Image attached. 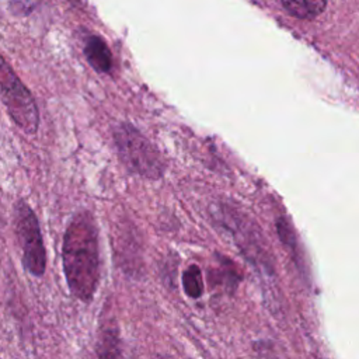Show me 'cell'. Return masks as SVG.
Wrapping results in <instances>:
<instances>
[{
  "label": "cell",
  "instance_id": "obj_1",
  "mask_svg": "<svg viewBox=\"0 0 359 359\" xmlns=\"http://www.w3.org/2000/svg\"><path fill=\"white\" fill-rule=\"evenodd\" d=\"M62 261L70 293L90 303L100 283L98 230L88 210L77 212L63 237Z\"/></svg>",
  "mask_w": 359,
  "mask_h": 359
},
{
  "label": "cell",
  "instance_id": "obj_2",
  "mask_svg": "<svg viewBox=\"0 0 359 359\" xmlns=\"http://www.w3.org/2000/svg\"><path fill=\"white\" fill-rule=\"evenodd\" d=\"M114 137L119 158L130 172L149 180L163 177L165 164L158 150L136 128L121 123L115 129Z\"/></svg>",
  "mask_w": 359,
  "mask_h": 359
},
{
  "label": "cell",
  "instance_id": "obj_3",
  "mask_svg": "<svg viewBox=\"0 0 359 359\" xmlns=\"http://www.w3.org/2000/svg\"><path fill=\"white\" fill-rule=\"evenodd\" d=\"M0 95L13 121L25 133H35L39 123V114L34 97L1 56Z\"/></svg>",
  "mask_w": 359,
  "mask_h": 359
},
{
  "label": "cell",
  "instance_id": "obj_4",
  "mask_svg": "<svg viewBox=\"0 0 359 359\" xmlns=\"http://www.w3.org/2000/svg\"><path fill=\"white\" fill-rule=\"evenodd\" d=\"M15 229L22 248V262L25 269L34 276L43 275L46 268V254L39 223L31 206L24 201H20L15 205Z\"/></svg>",
  "mask_w": 359,
  "mask_h": 359
},
{
  "label": "cell",
  "instance_id": "obj_5",
  "mask_svg": "<svg viewBox=\"0 0 359 359\" xmlns=\"http://www.w3.org/2000/svg\"><path fill=\"white\" fill-rule=\"evenodd\" d=\"M220 217L223 226L227 227V230L233 234L238 247L244 251L252 265L259 266V269L266 273L269 272V275H273L271 264H268L266 251L259 240V233L257 234L255 229L245 222L233 206H227L226 203L220 206Z\"/></svg>",
  "mask_w": 359,
  "mask_h": 359
},
{
  "label": "cell",
  "instance_id": "obj_6",
  "mask_svg": "<svg viewBox=\"0 0 359 359\" xmlns=\"http://www.w3.org/2000/svg\"><path fill=\"white\" fill-rule=\"evenodd\" d=\"M87 62L98 73H107L112 67V55L105 41L97 35H90L84 45Z\"/></svg>",
  "mask_w": 359,
  "mask_h": 359
},
{
  "label": "cell",
  "instance_id": "obj_7",
  "mask_svg": "<svg viewBox=\"0 0 359 359\" xmlns=\"http://www.w3.org/2000/svg\"><path fill=\"white\" fill-rule=\"evenodd\" d=\"M95 359H123L121 338L114 323H108L100 331L95 346Z\"/></svg>",
  "mask_w": 359,
  "mask_h": 359
},
{
  "label": "cell",
  "instance_id": "obj_8",
  "mask_svg": "<svg viewBox=\"0 0 359 359\" xmlns=\"http://www.w3.org/2000/svg\"><path fill=\"white\" fill-rule=\"evenodd\" d=\"M280 3L287 14L299 20H313L327 6V0H280Z\"/></svg>",
  "mask_w": 359,
  "mask_h": 359
},
{
  "label": "cell",
  "instance_id": "obj_9",
  "mask_svg": "<svg viewBox=\"0 0 359 359\" xmlns=\"http://www.w3.org/2000/svg\"><path fill=\"white\" fill-rule=\"evenodd\" d=\"M276 231H278V236H279L280 241L283 243V245L289 250L290 254H293V259H294L296 265L300 268L302 266V264H300L302 257H300V252H299L297 238H296V234H294L290 223L285 217H278Z\"/></svg>",
  "mask_w": 359,
  "mask_h": 359
},
{
  "label": "cell",
  "instance_id": "obj_10",
  "mask_svg": "<svg viewBox=\"0 0 359 359\" xmlns=\"http://www.w3.org/2000/svg\"><path fill=\"white\" fill-rule=\"evenodd\" d=\"M182 287L188 297L191 299H199L203 293V280H202V272L198 265H189L182 272Z\"/></svg>",
  "mask_w": 359,
  "mask_h": 359
},
{
  "label": "cell",
  "instance_id": "obj_11",
  "mask_svg": "<svg viewBox=\"0 0 359 359\" xmlns=\"http://www.w3.org/2000/svg\"><path fill=\"white\" fill-rule=\"evenodd\" d=\"M11 8L17 14H28L31 13L39 3V0H8Z\"/></svg>",
  "mask_w": 359,
  "mask_h": 359
},
{
  "label": "cell",
  "instance_id": "obj_12",
  "mask_svg": "<svg viewBox=\"0 0 359 359\" xmlns=\"http://www.w3.org/2000/svg\"><path fill=\"white\" fill-rule=\"evenodd\" d=\"M160 359H170V358H165V356H163V358H160Z\"/></svg>",
  "mask_w": 359,
  "mask_h": 359
}]
</instances>
